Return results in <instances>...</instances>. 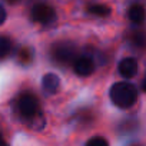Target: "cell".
I'll use <instances>...</instances> for the list:
<instances>
[{"label":"cell","instance_id":"12","mask_svg":"<svg viewBox=\"0 0 146 146\" xmlns=\"http://www.w3.org/2000/svg\"><path fill=\"white\" fill-rule=\"evenodd\" d=\"M19 60H20L23 64H27V63L32 60V50L27 49V47L22 49V50L19 52Z\"/></svg>","mask_w":146,"mask_h":146},{"label":"cell","instance_id":"1","mask_svg":"<svg viewBox=\"0 0 146 146\" xmlns=\"http://www.w3.org/2000/svg\"><path fill=\"white\" fill-rule=\"evenodd\" d=\"M110 99L112 102L120 108V109H127L135 105L137 99V90L132 83L127 82H117L110 88Z\"/></svg>","mask_w":146,"mask_h":146},{"label":"cell","instance_id":"11","mask_svg":"<svg viewBox=\"0 0 146 146\" xmlns=\"http://www.w3.org/2000/svg\"><path fill=\"white\" fill-rule=\"evenodd\" d=\"M10 47H12L10 40H9L7 37H5V36H0V60L5 59V57L9 54Z\"/></svg>","mask_w":146,"mask_h":146},{"label":"cell","instance_id":"4","mask_svg":"<svg viewBox=\"0 0 146 146\" xmlns=\"http://www.w3.org/2000/svg\"><path fill=\"white\" fill-rule=\"evenodd\" d=\"M32 19H33V22L40 23V25H50L56 20V13H54L53 7H50L49 5L39 3V5L33 6V9H32Z\"/></svg>","mask_w":146,"mask_h":146},{"label":"cell","instance_id":"16","mask_svg":"<svg viewBox=\"0 0 146 146\" xmlns=\"http://www.w3.org/2000/svg\"><path fill=\"white\" fill-rule=\"evenodd\" d=\"M10 2H16V0H10Z\"/></svg>","mask_w":146,"mask_h":146},{"label":"cell","instance_id":"8","mask_svg":"<svg viewBox=\"0 0 146 146\" xmlns=\"http://www.w3.org/2000/svg\"><path fill=\"white\" fill-rule=\"evenodd\" d=\"M129 19L135 25H140L145 20V9L142 5H133L129 9Z\"/></svg>","mask_w":146,"mask_h":146},{"label":"cell","instance_id":"2","mask_svg":"<svg viewBox=\"0 0 146 146\" xmlns=\"http://www.w3.org/2000/svg\"><path fill=\"white\" fill-rule=\"evenodd\" d=\"M40 110L39 100L32 93H22L16 100V112L19 116L25 120H29L32 116H35Z\"/></svg>","mask_w":146,"mask_h":146},{"label":"cell","instance_id":"10","mask_svg":"<svg viewBox=\"0 0 146 146\" xmlns=\"http://www.w3.org/2000/svg\"><path fill=\"white\" fill-rule=\"evenodd\" d=\"M88 12L93 16H99V17H106L110 15V9L105 5H92L88 7Z\"/></svg>","mask_w":146,"mask_h":146},{"label":"cell","instance_id":"3","mask_svg":"<svg viewBox=\"0 0 146 146\" xmlns=\"http://www.w3.org/2000/svg\"><path fill=\"white\" fill-rule=\"evenodd\" d=\"M53 59L60 64H67V63L75 62V59H76L75 46H73L72 43H69V42L57 43L53 47Z\"/></svg>","mask_w":146,"mask_h":146},{"label":"cell","instance_id":"9","mask_svg":"<svg viewBox=\"0 0 146 146\" xmlns=\"http://www.w3.org/2000/svg\"><path fill=\"white\" fill-rule=\"evenodd\" d=\"M26 122H27V125H29L30 129H33V130H42L46 126V116H44V113L42 110H39L35 116H32Z\"/></svg>","mask_w":146,"mask_h":146},{"label":"cell","instance_id":"7","mask_svg":"<svg viewBox=\"0 0 146 146\" xmlns=\"http://www.w3.org/2000/svg\"><path fill=\"white\" fill-rule=\"evenodd\" d=\"M42 86H43V90L47 95H54L59 90L60 80H59V78L54 75V73H47V75L43 78V80H42Z\"/></svg>","mask_w":146,"mask_h":146},{"label":"cell","instance_id":"14","mask_svg":"<svg viewBox=\"0 0 146 146\" xmlns=\"http://www.w3.org/2000/svg\"><path fill=\"white\" fill-rule=\"evenodd\" d=\"M6 10H5V7L0 5V25H3L5 23V20H6Z\"/></svg>","mask_w":146,"mask_h":146},{"label":"cell","instance_id":"6","mask_svg":"<svg viewBox=\"0 0 146 146\" xmlns=\"http://www.w3.org/2000/svg\"><path fill=\"white\" fill-rule=\"evenodd\" d=\"M119 73L123 78H126V79L133 78L137 73V62H136V59L125 57L123 60H120V63H119Z\"/></svg>","mask_w":146,"mask_h":146},{"label":"cell","instance_id":"5","mask_svg":"<svg viewBox=\"0 0 146 146\" xmlns=\"http://www.w3.org/2000/svg\"><path fill=\"white\" fill-rule=\"evenodd\" d=\"M96 63L90 56H80L76 57L75 62H73V69H75V73L79 76H89L95 72Z\"/></svg>","mask_w":146,"mask_h":146},{"label":"cell","instance_id":"13","mask_svg":"<svg viewBox=\"0 0 146 146\" xmlns=\"http://www.w3.org/2000/svg\"><path fill=\"white\" fill-rule=\"evenodd\" d=\"M86 146H109V143H108V140H106L105 137L95 136V137H92V139L88 140Z\"/></svg>","mask_w":146,"mask_h":146},{"label":"cell","instance_id":"15","mask_svg":"<svg viewBox=\"0 0 146 146\" xmlns=\"http://www.w3.org/2000/svg\"><path fill=\"white\" fill-rule=\"evenodd\" d=\"M0 146H9V145H7V142L5 140V137H3L2 135H0Z\"/></svg>","mask_w":146,"mask_h":146}]
</instances>
